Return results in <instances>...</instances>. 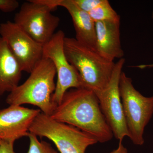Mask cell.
I'll return each instance as SVG.
<instances>
[{"label": "cell", "mask_w": 153, "mask_h": 153, "mask_svg": "<svg viewBox=\"0 0 153 153\" xmlns=\"http://www.w3.org/2000/svg\"><path fill=\"white\" fill-rule=\"evenodd\" d=\"M50 117L85 132L99 143L107 142L114 136L95 93L85 88L68 91Z\"/></svg>", "instance_id": "obj_1"}, {"label": "cell", "mask_w": 153, "mask_h": 153, "mask_svg": "<svg viewBox=\"0 0 153 153\" xmlns=\"http://www.w3.org/2000/svg\"><path fill=\"white\" fill-rule=\"evenodd\" d=\"M30 74L24 83L10 92L6 102L9 105H32L50 116L56 108L52 101L56 87V71L54 64L50 59L43 57Z\"/></svg>", "instance_id": "obj_2"}, {"label": "cell", "mask_w": 153, "mask_h": 153, "mask_svg": "<svg viewBox=\"0 0 153 153\" xmlns=\"http://www.w3.org/2000/svg\"><path fill=\"white\" fill-rule=\"evenodd\" d=\"M64 49L68 62L79 73L83 87L95 92L106 87L112 76L114 62L105 59L95 49L75 38L65 37Z\"/></svg>", "instance_id": "obj_3"}, {"label": "cell", "mask_w": 153, "mask_h": 153, "mask_svg": "<svg viewBox=\"0 0 153 153\" xmlns=\"http://www.w3.org/2000/svg\"><path fill=\"white\" fill-rule=\"evenodd\" d=\"M119 90L128 137L134 144L144 143L145 128L153 115V96L145 97L134 87L132 80L122 71Z\"/></svg>", "instance_id": "obj_4"}, {"label": "cell", "mask_w": 153, "mask_h": 153, "mask_svg": "<svg viewBox=\"0 0 153 153\" xmlns=\"http://www.w3.org/2000/svg\"><path fill=\"white\" fill-rule=\"evenodd\" d=\"M29 131L37 137L50 140L60 153H85L88 147L98 143L85 132L41 112L33 120Z\"/></svg>", "instance_id": "obj_5"}, {"label": "cell", "mask_w": 153, "mask_h": 153, "mask_svg": "<svg viewBox=\"0 0 153 153\" xmlns=\"http://www.w3.org/2000/svg\"><path fill=\"white\" fill-rule=\"evenodd\" d=\"M54 9L40 0H30L22 4L15 15L14 22L39 44L49 42L60 23L52 13Z\"/></svg>", "instance_id": "obj_6"}, {"label": "cell", "mask_w": 153, "mask_h": 153, "mask_svg": "<svg viewBox=\"0 0 153 153\" xmlns=\"http://www.w3.org/2000/svg\"><path fill=\"white\" fill-rule=\"evenodd\" d=\"M65 37L64 32L59 30L43 46V57L52 61L57 75L55 92L52 97L55 107L60 104L68 89L84 88L79 73L66 58L64 49Z\"/></svg>", "instance_id": "obj_7"}, {"label": "cell", "mask_w": 153, "mask_h": 153, "mask_svg": "<svg viewBox=\"0 0 153 153\" xmlns=\"http://www.w3.org/2000/svg\"><path fill=\"white\" fill-rule=\"evenodd\" d=\"M125 61L123 58L116 62L112 76L106 87L94 92L114 136L119 142L128 136L119 90L120 79Z\"/></svg>", "instance_id": "obj_8"}, {"label": "cell", "mask_w": 153, "mask_h": 153, "mask_svg": "<svg viewBox=\"0 0 153 153\" xmlns=\"http://www.w3.org/2000/svg\"><path fill=\"white\" fill-rule=\"evenodd\" d=\"M0 36L6 41L22 71L30 73L43 57V46L14 22L0 24Z\"/></svg>", "instance_id": "obj_9"}, {"label": "cell", "mask_w": 153, "mask_h": 153, "mask_svg": "<svg viewBox=\"0 0 153 153\" xmlns=\"http://www.w3.org/2000/svg\"><path fill=\"white\" fill-rule=\"evenodd\" d=\"M41 112L22 105H10L0 109V140L15 142L28 137L33 120Z\"/></svg>", "instance_id": "obj_10"}, {"label": "cell", "mask_w": 153, "mask_h": 153, "mask_svg": "<svg viewBox=\"0 0 153 153\" xmlns=\"http://www.w3.org/2000/svg\"><path fill=\"white\" fill-rule=\"evenodd\" d=\"M52 7L65 8L71 16L75 33V39L85 46L95 49V23L88 13L79 7L73 0H40Z\"/></svg>", "instance_id": "obj_11"}, {"label": "cell", "mask_w": 153, "mask_h": 153, "mask_svg": "<svg viewBox=\"0 0 153 153\" xmlns=\"http://www.w3.org/2000/svg\"><path fill=\"white\" fill-rule=\"evenodd\" d=\"M120 22L95 23V50L107 60L122 59L124 52L120 41Z\"/></svg>", "instance_id": "obj_12"}, {"label": "cell", "mask_w": 153, "mask_h": 153, "mask_svg": "<svg viewBox=\"0 0 153 153\" xmlns=\"http://www.w3.org/2000/svg\"><path fill=\"white\" fill-rule=\"evenodd\" d=\"M22 71L7 44L0 36V96L10 93L19 85Z\"/></svg>", "instance_id": "obj_13"}, {"label": "cell", "mask_w": 153, "mask_h": 153, "mask_svg": "<svg viewBox=\"0 0 153 153\" xmlns=\"http://www.w3.org/2000/svg\"><path fill=\"white\" fill-rule=\"evenodd\" d=\"M94 22H120L119 15L114 10L108 0H102L88 13Z\"/></svg>", "instance_id": "obj_14"}, {"label": "cell", "mask_w": 153, "mask_h": 153, "mask_svg": "<svg viewBox=\"0 0 153 153\" xmlns=\"http://www.w3.org/2000/svg\"><path fill=\"white\" fill-rule=\"evenodd\" d=\"M28 137L30 145L27 153H58L49 143L44 141H40L33 134L30 133Z\"/></svg>", "instance_id": "obj_15"}, {"label": "cell", "mask_w": 153, "mask_h": 153, "mask_svg": "<svg viewBox=\"0 0 153 153\" xmlns=\"http://www.w3.org/2000/svg\"><path fill=\"white\" fill-rule=\"evenodd\" d=\"M102 1V0H73L76 5L88 13L100 4Z\"/></svg>", "instance_id": "obj_16"}, {"label": "cell", "mask_w": 153, "mask_h": 153, "mask_svg": "<svg viewBox=\"0 0 153 153\" xmlns=\"http://www.w3.org/2000/svg\"><path fill=\"white\" fill-rule=\"evenodd\" d=\"M19 6V2L16 0H0V10L4 13H11Z\"/></svg>", "instance_id": "obj_17"}, {"label": "cell", "mask_w": 153, "mask_h": 153, "mask_svg": "<svg viewBox=\"0 0 153 153\" xmlns=\"http://www.w3.org/2000/svg\"><path fill=\"white\" fill-rule=\"evenodd\" d=\"M14 142L0 140V153H16L14 150Z\"/></svg>", "instance_id": "obj_18"}, {"label": "cell", "mask_w": 153, "mask_h": 153, "mask_svg": "<svg viewBox=\"0 0 153 153\" xmlns=\"http://www.w3.org/2000/svg\"><path fill=\"white\" fill-rule=\"evenodd\" d=\"M110 153H128V150L124 146L122 141H120L117 148Z\"/></svg>", "instance_id": "obj_19"}, {"label": "cell", "mask_w": 153, "mask_h": 153, "mask_svg": "<svg viewBox=\"0 0 153 153\" xmlns=\"http://www.w3.org/2000/svg\"><path fill=\"white\" fill-rule=\"evenodd\" d=\"M152 18L153 20V12L152 13Z\"/></svg>", "instance_id": "obj_20"}]
</instances>
